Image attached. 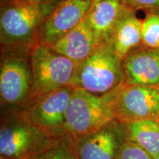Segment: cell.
Masks as SVG:
<instances>
[{
    "instance_id": "obj_22",
    "label": "cell",
    "mask_w": 159,
    "mask_h": 159,
    "mask_svg": "<svg viewBox=\"0 0 159 159\" xmlns=\"http://www.w3.org/2000/svg\"><path fill=\"white\" fill-rule=\"evenodd\" d=\"M156 159H159V155H158V157H157V158H156Z\"/></svg>"
},
{
    "instance_id": "obj_16",
    "label": "cell",
    "mask_w": 159,
    "mask_h": 159,
    "mask_svg": "<svg viewBox=\"0 0 159 159\" xmlns=\"http://www.w3.org/2000/svg\"><path fill=\"white\" fill-rule=\"evenodd\" d=\"M147 11L142 20V44L159 49V10Z\"/></svg>"
},
{
    "instance_id": "obj_6",
    "label": "cell",
    "mask_w": 159,
    "mask_h": 159,
    "mask_svg": "<svg viewBox=\"0 0 159 159\" xmlns=\"http://www.w3.org/2000/svg\"><path fill=\"white\" fill-rule=\"evenodd\" d=\"M74 87L69 85L30 99L20 111L30 124L59 139L67 136L66 114Z\"/></svg>"
},
{
    "instance_id": "obj_21",
    "label": "cell",
    "mask_w": 159,
    "mask_h": 159,
    "mask_svg": "<svg viewBox=\"0 0 159 159\" xmlns=\"http://www.w3.org/2000/svg\"><path fill=\"white\" fill-rule=\"evenodd\" d=\"M2 159V158H1ZM27 159H41L39 157V156H33V157H31V158H27Z\"/></svg>"
},
{
    "instance_id": "obj_15",
    "label": "cell",
    "mask_w": 159,
    "mask_h": 159,
    "mask_svg": "<svg viewBox=\"0 0 159 159\" xmlns=\"http://www.w3.org/2000/svg\"><path fill=\"white\" fill-rule=\"evenodd\" d=\"M124 125L127 140L135 143L156 159L159 155V122L141 120Z\"/></svg>"
},
{
    "instance_id": "obj_10",
    "label": "cell",
    "mask_w": 159,
    "mask_h": 159,
    "mask_svg": "<svg viewBox=\"0 0 159 159\" xmlns=\"http://www.w3.org/2000/svg\"><path fill=\"white\" fill-rule=\"evenodd\" d=\"M125 140L124 125L114 120L72 143L77 159H116Z\"/></svg>"
},
{
    "instance_id": "obj_3",
    "label": "cell",
    "mask_w": 159,
    "mask_h": 159,
    "mask_svg": "<svg viewBox=\"0 0 159 159\" xmlns=\"http://www.w3.org/2000/svg\"><path fill=\"white\" fill-rule=\"evenodd\" d=\"M123 78L122 60L109 43L101 45L90 56L77 63L70 85L103 95L122 85Z\"/></svg>"
},
{
    "instance_id": "obj_9",
    "label": "cell",
    "mask_w": 159,
    "mask_h": 159,
    "mask_svg": "<svg viewBox=\"0 0 159 159\" xmlns=\"http://www.w3.org/2000/svg\"><path fill=\"white\" fill-rule=\"evenodd\" d=\"M93 0H61L40 28L36 42L52 46L82 23Z\"/></svg>"
},
{
    "instance_id": "obj_17",
    "label": "cell",
    "mask_w": 159,
    "mask_h": 159,
    "mask_svg": "<svg viewBox=\"0 0 159 159\" xmlns=\"http://www.w3.org/2000/svg\"><path fill=\"white\" fill-rule=\"evenodd\" d=\"M41 159H77L72 139L68 135L58 139L50 148L39 155Z\"/></svg>"
},
{
    "instance_id": "obj_5",
    "label": "cell",
    "mask_w": 159,
    "mask_h": 159,
    "mask_svg": "<svg viewBox=\"0 0 159 159\" xmlns=\"http://www.w3.org/2000/svg\"><path fill=\"white\" fill-rule=\"evenodd\" d=\"M57 140L30 124L19 113L2 121L0 156L2 159H27L42 153Z\"/></svg>"
},
{
    "instance_id": "obj_20",
    "label": "cell",
    "mask_w": 159,
    "mask_h": 159,
    "mask_svg": "<svg viewBox=\"0 0 159 159\" xmlns=\"http://www.w3.org/2000/svg\"><path fill=\"white\" fill-rule=\"evenodd\" d=\"M22 1L28 2H41L46 1V0H22Z\"/></svg>"
},
{
    "instance_id": "obj_8",
    "label": "cell",
    "mask_w": 159,
    "mask_h": 159,
    "mask_svg": "<svg viewBox=\"0 0 159 159\" xmlns=\"http://www.w3.org/2000/svg\"><path fill=\"white\" fill-rule=\"evenodd\" d=\"M114 111L116 120L122 124L141 120L159 122V88L122 84L116 94Z\"/></svg>"
},
{
    "instance_id": "obj_2",
    "label": "cell",
    "mask_w": 159,
    "mask_h": 159,
    "mask_svg": "<svg viewBox=\"0 0 159 159\" xmlns=\"http://www.w3.org/2000/svg\"><path fill=\"white\" fill-rule=\"evenodd\" d=\"M119 87L103 95L75 88L66 114L67 135L80 138L116 120L114 104Z\"/></svg>"
},
{
    "instance_id": "obj_18",
    "label": "cell",
    "mask_w": 159,
    "mask_h": 159,
    "mask_svg": "<svg viewBox=\"0 0 159 159\" xmlns=\"http://www.w3.org/2000/svg\"><path fill=\"white\" fill-rule=\"evenodd\" d=\"M116 159H155L151 155L146 152L139 145L125 140L116 157Z\"/></svg>"
},
{
    "instance_id": "obj_19",
    "label": "cell",
    "mask_w": 159,
    "mask_h": 159,
    "mask_svg": "<svg viewBox=\"0 0 159 159\" xmlns=\"http://www.w3.org/2000/svg\"><path fill=\"white\" fill-rule=\"evenodd\" d=\"M123 2L127 7L134 11L159 10V0H123Z\"/></svg>"
},
{
    "instance_id": "obj_7",
    "label": "cell",
    "mask_w": 159,
    "mask_h": 159,
    "mask_svg": "<svg viewBox=\"0 0 159 159\" xmlns=\"http://www.w3.org/2000/svg\"><path fill=\"white\" fill-rule=\"evenodd\" d=\"M33 75L30 52L2 51L0 97L2 104L23 108L30 99Z\"/></svg>"
},
{
    "instance_id": "obj_12",
    "label": "cell",
    "mask_w": 159,
    "mask_h": 159,
    "mask_svg": "<svg viewBox=\"0 0 159 159\" xmlns=\"http://www.w3.org/2000/svg\"><path fill=\"white\" fill-rule=\"evenodd\" d=\"M128 8L123 0H93L85 21L101 44L111 42L116 25Z\"/></svg>"
},
{
    "instance_id": "obj_1",
    "label": "cell",
    "mask_w": 159,
    "mask_h": 159,
    "mask_svg": "<svg viewBox=\"0 0 159 159\" xmlns=\"http://www.w3.org/2000/svg\"><path fill=\"white\" fill-rule=\"evenodd\" d=\"M61 0L28 2L10 0L2 3L0 40L2 51L30 52L36 42L43 21Z\"/></svg>"
},
{
    "instance_id": "obj_4",
    "label": "cell",
    "mask_w": 159,
    "mask_h": 159,
    "mask_svg": "<svg viewBox=\"0 0 159 159\" xmlns=\"http://www.w3.org/2000/svg\"><path fill=\"white\" fill-rule=\"evenodd\" d=\"M30 61L33 75L30 100L70 85L77 65L51 46L39 42L31 47Z\"/></svg>"
},
{
    "instance_id": "obj_11",
    "label": "cell",
    "mask_w": 159,
    "mask_h": 159,
    "mask_svg": "<svg viewBox=\"0 0 159 159\" xmlns=\"http://www.w3.org/2000/svg\"><path fill=\"white\" fill-rule=\"evenodd\" d=\"M124 85L159 88V49L141 44L122 59Z\"/></svg>"
},
{
    "instance_id": "obj_13",
    "label": "cell",
    "mask_w": 159,
    "mask_h": 159,
    "mask_svg": "<svg viewBox=\"0 0 159 159\" xmlns=\"http://www.w3.org/2000/svg\"><path fill=\"white\" fill-rule=\"evenodd\" d=\"M101 44L85 19L51 46L55 52L79 63L90 56Z\"/></svg>"
},
{
    "instance_id": "obj_14",
    "label": "cell",
    "mask_w": 159,
    "mask_h": 159,
    "mask_svg": "<svg viewBox=\"0 0 159 159\" xmlns=\"http://www.w3.org/2000/svg\"><path fill=\"white\" fill-rule=\"evenodd\" d=\"M110 43L117 56L123 59L128 52L142 44V21L128 8L116 26Z\"/></svg>"
}]
</instances>
